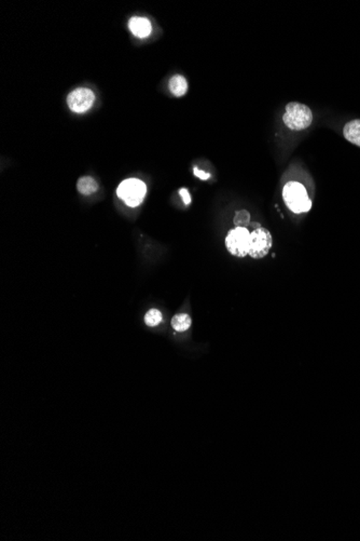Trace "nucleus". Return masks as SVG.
Masks as SVG:
<instances>
[{"mask_svg":"<svg viewBox=\"0 0 360 541\" xmlns=\"http://www.w3.org/2000/svg\"><path fill=\"white\" fill-rule=\"evenodd\" d=\"M179 194L182 196V199H184V205H188L191 203V197H190V194H189L188 190H186V188H182V190H179Z\"/></svg>","mask_w":360,"mask_h":541,"instance_id":"nucleus-14","label":"nucleus"},{"mask_svg":"<svg viewBox=\"0 0 360 541\" xmlns=\"http://www.w3.org/2000/svg\"><path fill=\"white\" fill-rule=\"evenodd\" d=\"M169 90L177 98L184 96L188 91V82L182 75H175L169 80Z\"/></svg>","mask_w":360,"mask_h":541,"instance_id":"nucleus-9","label":"nucleus"},{"mask_svg":"<svg viewBox=\"0 0 360 541\" xmlns=\"http://www.w3.org/2000/svg\"><path fill=\"white\" fill-rule=\"evenodd\" d=\"M77 188H78L79 192L88 196V194H94L98 190V185L92 177L84 176L81 177L77 183Z\"/></svg>","mask_w":360,"mask_h":541,"instance_id":"nucleus-10","label":"nucleus"},{"mask_svg":"<svg viewBox=\"0 0 360 541\" xmlns=\"http://www.w3.org/2000/svg\"><path fill=\"white\" fill-rule=\"evenodd\" d=\"M283 198L288 209L296 214L307 213L311 210V198L301 183H287L283 190Z\"/></svg>","mask_w":360,"mask_h":541,"instance_id":"nucleus-1","label":"nucleus"},{"mask_svg":"<svg viewBox=\"0 0 360 541\" xmlns=\"http://www.w3.org/2000/svg\"><path fill=\"white\" fill-rule=\"evenodd\" d=\"M95 101V95L91 90L86 88L77 89L67 98L69 109L75 113H84L91 109Z\"/></svg>","mask_w":360,"mask_h":541,"instance_id":"nucleus-6","label":"nucleus"},{"mask_svg":"<svg viewBox=\"0 0 360 541\" xmlns=\"http://www.w3.org/2000/svg\"><path fill=\"white\" fill-rule=\"evenodd\" d=\"M131 32L138 38H146L151 34V24L145 17H132L129 22Z\"/></svg>","mask_w":360,"mask_h":541,"instance_id":"nucleus-7","label":"nucleus"},{"mask_svg":"<svg viewBox=\"0 0 360 541\" xmlns=\"http://www.w3.org/2000/svg\"><path fill=\"white\" fill-rule=\"evenodd\" d=\"M283 121L290 130H305L313 122V113L307 105L292 102L286 106Z\"/></svg>","mask_w":360,"mask_h":541,"instance_id":"nucleus-2","label":"nucleus"},{"mask_svg":"<svg viewBox=\"0 0 360 541\" xmlns=\"http://www.w3.org/2000/svg\"><path fill=\"white\" fill-rule=\"evenodd\" d=\"M147 187L145 183L138 178H129L119 185L117 194L125 205L131 208L138 207L145 198Z\"/></svg>","mask_w":360,"mask_h":541,"instance_id":"nucleus-3","label":"nucleus"},{"mask_svg":"<svg viewBox=\"0 0 360 541\" xmlns=\"http://www.w3.org/2000/svg\"><path fill=\"white\" fill-rule=\"evenodd\" d=\"M194 174H196V176L199 177V178H201V180H209V173L203 172V171H200L199 169H196V167H194L193 170Z\"/></svg>","mask_w":360,"mask_h":541,"instance_id":"nucleus-15","label":"nucleus"},{"mask_svg":"<svg viewBox=\"0 0 360 541\" xmlns=\"http://www.w3.org/2000/svg\"><path fill=\"white\" fill-rule=\"evenodd\" d=\"M343 136L350 143L360 147V119H354L346 123L343 128Z\"/></svg>","mask_w":360,"mask_h":541,"instance_id":"nucleus-8","label":"nucleus"},{"mask_svg":"<svg viewBox=\"0 0 360 541\" xmlns=\"http://www.w3.org/2000/svg\"><path fill=\"white\" fill-rule=\"evenodd\" d=\"M271 248H272V236L267 229L259 227L253 232H250L248 255L255 259H263L267 255Z\"/></svg>","mask_w":360,"mask_h":541,"instance_id":"nucleus-5","label":"nucleus"},{"mask_svg":"<svg viewBox=\"0 0 360 541\" xmlns=\"http://www.w3.org/2000/svg\"><path fill=\"white\" fill-rule=\"evenodd\" d=\"M250 232L247 228L236 227L229 232L226 238L228 251L236 257H245L249 252Z\"/></svg>","mask_w":360,"mask_h":541,"instance_id":"nucleus-4","label":"nucleus"},{"mask_svg":"<svg viewBox=\"0 0 360 541\" xmlns=\"http://www.w3.org/2000/svg\"><path fill=\"white\" fill-rule=\"evenodd\" d=\"M250 214L246 210H242V211L236 212V217L233 219V223L236 227H243V228H247L249 225Z\"/></svg>","mask_w":360,"mask_h":541,"instance_id":"nucleus-13","label":"nucleus"},{"mask_svg":"<svg viewBox=\"0 0 360 541\" xmlns=\"http://www.w3.org/2000/svg\"><path fill=\"white\" fill-rule=\"evenodd\" d=\"M163 320L161 311L158 309H151L146 313L145 322L148 327H157Z\"/></svg>","mask_w":360,"mask_h":541,"instance_id":"nucleus-12","label":"nucleus"},{"mask_svg":"<svg viewBox=\"0 0 360 541\" xmlns=\"http://www.w3.org/2000/svg\"><path fill=\"white\" fill-rule=\"evenodd\" d=\"M191 318L187 313H178L172 319V327L177 332H186L191 327Z\"/></svg>","mask_w":360,"mask_h":541,"instance_id":"nucleus-11","label":"nucleus"}]
</instances>
